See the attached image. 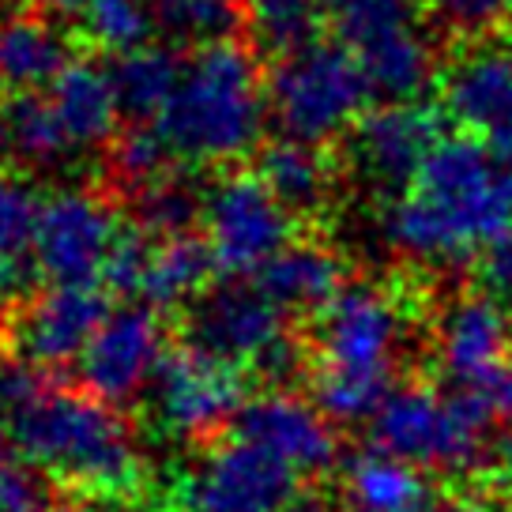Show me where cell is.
Returning <instances> with one entry per match:
<instances>
[{
  "label": "cell",
  "mask_w": 512,
  "mask_h": 512,
  "mask_svg": "<svg viewBox=\"0 0 512 512\" xmlns=\"http://www.w3.org/2000/svg\"><path fill=\"white\" fill-rule=\"evenodd\" d=\"M347 512H445L441 497L426 482V471L384 456L377 448L362 452L343 479Z\"/></svg>",
  "instance_id": "22"
},
{
  "label": "cell",
  "mask_w": 512,
  "mask_h": 512,
  "mask_svg": "<svg viewBox=\"0 0 512 512\" xmlns=\"http://www.w3.org/2000/svg\"><path fill=\"white\" fill-rule=\"evenodd\" d=\"M373 448L418 471H471L486 456L490 403L460 388L403 384L369 418Z\"/></svg>",
  "instance_id": "5"
},
{
  "label": "cell",
  "mask_w": 512,
  "mask_h": 512,
  "mask_svg": "<svg viewBox=\"0 0 512 512\" xmlns=\"http://www.w3.org/2000/svg\"><path fill=\"white\" fill-rule=\"evenodd\" d=\"M49 384H53V377L46 369L31 366L27 358H19L12 351L0 354V422H8L23 407H31Z\"/></svg>",
  "instance_id": "36"
},
{
  "label": "cell",
  "mask_w": 512,
  "mask_h": 512,
  "mask_svg": "<svg viewBox=\"0 0 512 512\" xmlns=\"http://www.w3.org/2000/svg\"><path fill=\"white\" fill-rule=\"evenodd\" d=\"M486 403H490V415L501 422V433H505L501 448H505V460H509V467H512V362L505 366V373L490 384Z\"/></svg>",
  "instance_id": "37"
},
{
  "label": "cell",
  "mask_w": 512,
  "mask_h": 512,
  "mask_svg": "<svg viewBox=\"0 0 512 512\" xmlns=\"http://www.w3.org/2000/svg\"><path fill=\"white\" fill-rule=\"evenodd\" d=\"M155 31L177 49H211L238 42L241 4L238 0H147Z\"/></svg>",
  "instance_id": "27"
},
{
  "label": "cell",
  "mask_w": 512,
  "mask_h": 512,
  "mask_svg": "<svg viewBox=\"0 0 512 512\" xmlns=\"http://www.w3.org/2000/svg\"><path fill=\"white\" fill-rule=\"evenodd\" d=\"M46 196L31 181L0 170V302H27V290L38 279L34 238Z\"/></svg>",
  "instance_id": "23"
},
{
  "label": "cell",
  "mask_w": 512,
  "mask_h": 512,
  "mask_svg": "<svg viewBox=\"0 0 512 512\" xmlns=\"http://www.w3.org/2000/svg\"><path fill=\"white\" fill-rule=\"evenodd\" d=\"M411 317L381 283H347L313 324V403L332 422H366L396 392Z\"/></svg>",
  "instance_id": "2"
},
{
  "label": "cell",
  "mask_w": 512,
  "mask_h": 512,
  "mask_svg": "<svg viewBox=\"0 0 512 512\" xmlns=\"http://www.w3.org/2000/svg\"><path fill=\"white\" fill-rule=\"evenodd\" d=\"M80 19L98 46L117 53V57L147 46V38L155 31L147 0H91L80 12Z\"/></svg>",
  "instance_id": "31"
},
{
  "label": "cell",
  "mask_w": 512,
  "mask_h": 512,
  "mask_svg": "<svg viewBox=\"0 0 512 512\" xmlns=\"http://www.w3.org/2000/svg\"><path fill=\"white\" fill-rule=\"evenodd\" d=\"M72 61L76 57L68 38L42 16H0V87L16 95H34L46 83L53 87Z\"/></svg>",
  "instance_id": "21"
},
{
  "label": "cell",
  "mask_w": 512,
  "mask_h": 512,
  "mask_svg": "<svg viewBox=\"0 0 512 512\" xmlns=\"http://www.w3.org/2000/svg\"><path fill=\"white\" fill-rule=\"evenodd\" d=\"M268 113V80L256 57L238 42H223L192 53L155 128L174 159L226 166L260 147Z\"/></svg>",
  "instance_id": "4"
},
{
  "label": "cell",
  "mask_w": 512,
  "mask_h": 512,
  "mask_svg": "<svg viewBox=\"0 0 512 512\" xmlns=\"http://www.w3.org/2000/svg\"><path fill=\"white\" fill-rule=\"evenodd\" d=\"M155 238L140 230V226H121V238L113 245L110 260H106V272H102V290L121 294V298H140L147 275V260H151Z\"/></svg>",
  "instance_id": "33"
},
{
  "label": "cell",
  "mask_w": 512,
  "mask_h": 512,
  "mask_svg": "<svg viewBox=\"0 0 512 512\" xmlns=\"http://www.w3.org/2000/svg\"><path fill=\"white\" fill-rule=\"evenodd\" d=\"M121 238L117 211L91 189L46 196L34 238V268L49 287H98L113 245Z\"/></svg>",
  "instance_id": "11"
},
{
  "label": "cell",
  "mask_w": 512,
  "mask_h": 512,
  "mask_svg": "<svg viewBox=\"0 0 512 512\" xmlns=\"http://www.w3.org/2000/svg\"><path fill=\"white\" fill-rule=\"evenodd\" d=\"M245 377L211 354L170 347L151 381V407L170 437L208 441L245 411Z\"/></svg>",
  "instance_id": "12"
},
{
  "label": "cell",
  "mask_w": 512,
  "mask_h": 512,
  "mask_svg": "<svg viewBox=\"0 0 512 512\" xmlns=\"http://www.w3.org/2000/svg\"><path fill=\"white\" fill-rule=\"evenodd\" d=\"M49 102L57 110L68 144L76 151H95L117 140V87H113L110 68L98 61H72L57 83L49 87Z\"/></svg>",
  "instance_id": "19"
},
{
  "label": "cell",
  "mask_w": 512,
  "mask_h": 512,
  "mask_svg": "<svg viewBox=\"0 0 512 512\" xmlns=\"http://www.w3.org/2000/svg\"><path fill=\"white\" fill-rule=\"evenodd\" d=\"M170 162H174V151L162 140L159 128H147V125L128 128L125 136H117L110 147L113 181H117L128 196H136L140 189L155 185L159 177L174 174Z\"/></svg>",
  "instance_id": "30"
},
{
  "label": "cell",
  "mask_w": 512,
  "mask_h": 512,
  "mask_svg": "<svg viewBox=\"0 0 512 512\" xmlns=\"http://www.w3.org/2000/svg\"><path fill=\"white\" fill-rule=\"evenodd\" d=\"M49 512H147L140 505V497H128V501H113V497H95V494H76L68 501H57Z\"/></svg>",
  "instance_id": "39"
},
{
  "label": "cell",
  "mask_w": 512,
  "mask_h": 512,
  "mask_svg": "<svg viewBox=\"0 0 512 512\" xmlns=\"http://www.w3.org/2000/svg\"><path fill=\"white\" fill-rule=\"evenodd\" d=\"M418 8L456 34H486L512 16V0H418Z\"/></svg>",
  "instance_id": "34"
},
{
  "label": "cell",
  "mask_w": 512,
  "mask_h": 512,
  "mask_svg": "<svg viewBox=\"0 0 512 512\" xmlns=\"http://www.w3.org/2000/svg\"><path fill=\"white\" fill-rule=\"evenodd\" d=\"M110 313L102 287H49L12 309L4 324L8 347L31 366L53 373L68 362H80Z\"/></svg>",
  "instance_id": "13"
},
{
  "label": "cell",
  "mask_w": 512,
  "mask_h": 512,
  "mask_svg": "<svg viewBox=\"0 0 512 512\" xmlns=\"http://www.w3.org/2000/svg\"><path fill=\"white\" fill-rule=\"evenodd\" d=\"M445 113L475 140H512V53L497 46H475L448 64L441 83Z\"/></svg>",
  "instance_id": "18"
},
{
  "label": "cell",
  "mask_w": 512,
  "mask_h": 512,
  "mask_svg": "<svg viewBox=\"0 0 512 512\" xmlns=\"http://www.w3.org/2000/svg\"><path fill=\"white\" fill-rule=\"evenodd\" d=\"M189 512H317L302 475L268 448L230 433L185 482Z\"/></svg>",
  "instance_id": "9"
},
{
  "label": "cell",
  "mask_w": 512,
  "mask_h": 512,
  "mask_svg": "<svg viewBox=\"0 0 512 512\" xmlns=\"http://www.w3.org/2000/svg\"><path fill=\"white\" fill-rule=\"evenodd\" d=\"M181 72H185V64L177 61L170 46H140L132 53H121L110 64L121 113L136 117V121H147V117L159 121V113L166 110V102L174 98L177 83H181Z\"/></svg>",
  "instance_id": "26"
},
{
  "label": "cell",
  "mask_w": 512,
  "mask_h": 512,
  "mask_svg": "<svg viewBox=\"0 0 512 512\" xmlns=\"http://www.w3.org/2000/svg\"><path fill=\"white\" fill-rule=\"evenodd\" d=\"M445 136L437 132V117L415 102H388L366 113L347 136L354 174L381 192H403L430 151Z\"/></svg>",
  "instance_id": "16"
},
{
  "label": "cell",
  "mask_w": 512,
  "mask_h": 512,
  "mask_svg": "<svg viewBox=\"0 0 512 512\" xmlns=\"http://www.w3.org/2000/svg\"><path fill=\"white\" fill-rule=\"evenodd\" d=\"M23 464L64 479L80 494L128 501L140 494V456L125 415L91 392L49 384L46 392L4 422Z\"/></svg>",
  "instance_id": "3"
},
{
  "label": "cell",
  "mask_w": 512,
  "mask_h": 512,
  "mask_svg": "<svg viewBox=\"0 0 512 512\" xmlns=\"http://www.w3.org/2000/svg\"><path fill=\"white\" fill-rule=\"evenodd\" d=\"M381 238L422 268H464L512 241V159L475 136H445L388 200Z\"/></svg>",
  "instance_id": "1"
},
{
  "label": "cell",
  "mask_w": 512,
  "mask_h": 512,
  "mask_svg": "<svg viewBox=\"0 0 512 512\" xmlns=\"http://www.w3.org/2000/svg\"><path fill=\"white\" fill-rule=\"evenodd\" d=\"M512 320L494 294H460L445 305L433 328V358L445 381L482 396L509 366Z\"/></svg>",
  "instance_id": "15"
},
{
  "label": "cell",
  "mask_w": 512,
  "mask_h": 512,
  "mask_svg": "<svg viewBox=\"0 0 512 512\" xmlns=\"http://www.w3.org/2000/svg\"><path fill=\"white\" fill-rule=\"evenodd\" d=\"M4 452H8V433H4V426H0V467L8 464V460H4Z\"/></svg>",
  "instance_id": "42"
},
{
  "label": "cell",
  "mask_w": 512,
  "mask_h": 512,
  "mask_svg": "<svg viewBox=\"0 0 512 512\" xmlns=\"http://www.w3.org/2000/svg\"><path fill=\"white\" fill-rule=\"evenodd\" d=\"M486 283H490V294L497 298V305H501L512 320V241L501 245V249L486 260Z\"/></svg>",
  "instance_id": "38"
},
{
  "label": "cell",
  "mask_w": 512,
  "mask_h": 512,
  "mask_svg": "<svg viewBox=\"0 0 512 512\" xmlns=\"http://www.w3.org/2000/svg\"><path fill=\"white\" fill-rule=\"evenodd\" d=\"M204 192V234L219 272L256 279L260 268L290 245L294 215L256 174H223Z\"/></svg>",
  "instance_id": "10"
},
{
  "label": "cell",
  "mask_w": 512,
  "mask_h": 512,
  "mask_svg": "<svg viewBox=\"0 0 512 512\" xmlns=\"http://www.w3.org/2000/svg\"><path fill=\"white\" fill-rule=\"evenodd\" d=\"M501 151H505V155H509V159H512V140H509V144H505V147H501Z\"/></svg>",
  "instance_id": "43"
},
{
  "label": "cell",
  "mask_w": 512,
  "mask_h": 512,
  "mask_svg": "<svg viewBox=\"0 0 512 512\" xmlns=\"http://www.w3.org/2000/svg\"><path fill=\"white\" fill-rule=\"evenodd\" d=\"M181 328L185 347L234 369H253L268 384H287L302 369V347L287 328V313L253 279L211 283L185 305Z\"/></svg>",
  "instance_id": "6"
},
{
  "label": "cell",
  "mask_w": 512,
  "mask_h": 512,
  "mask_svg": "<svg viewBox=\"0 0 512 512\" xmlns=\"http://www.w3.org/2000/svg\"><path fill=\"white\" fill-rule=\"evenodd\" d=\"M53 4H57V8H64V12H76V16H80L91 0H53Z\"/></svg>",
  "instance_id": "40"
},
{
  "label": "cell",
  "mask_w": 512,
  "mask_h": 512,
  "mask_svg": "<svg viewBox=\"0 0 512 512\" xmlns=\"http://www.w3.org/2000/svg\"><path fill=\"white\" fill-rule=\"evenodd\" d=\"M166 351L170 347H166L159 309L136 302L121 305L106 317L98 336L91 339V347L83 351V392H91L110 407L132 403L147 384L155 381Z\"/></svg>",
  "instance_id": "14"
},
{
  "label": "cell",
  "mask_w": 512,
  "mask_h": 512,
  "mask_svg": "<svg viewBox=\"0 0 512 512\" xmlns=\"http://www.w3.org/2000/svg\"><path fill=\"white\" fill-rule=\"evenodd\" d=\"M373 95L362 64L347 46L309 42L283 53L268 76V106L279 132L298 144L324 147L351 136Z\"/></svg>",
  "instance_id": "7"
},
{
  "label": "cell",
  "mask_w": 512,
  "mask_h": 512,
  "mask_svg": "<svg viewBox=\"0 0 512 512\" xmlns=\"http://www.w3.org/2000/svg\"><path fill=\"white\" fill-rule=\"evenodd\" d=\"M4 125H8V151L27 166L49 170L61 166L76 147L68 144L57 110L49 98L38 95H16L4 110Z\"/></svg>",
  "instance_id": "28"
},
{
  "label": "cell",
  "mask_w": 512,
  "mask_h": 512,
  "mask_svg": "<svg viewBox=\"0 0 512 512\" xmlns=\"http://www.w3.org/2000/svg\"><path fill=\"white\" fill-rule=\"evenodd\" d=\"M332 16L339 46L366 72L373 95L411 102L433 80V42L422 31L418 0H320Z\"/></svg>",
  "instance_id": "8"
},
{
  "label": "cell",
  "mask_w": 512,
  "mask_h": 512,
  "mask_svg": "<svg viewBox=\"0 0 512 512\" xmlns=\"http://www.w3.org/2000/svg\"><path fill=\"white\" fill-rule=\"evenodd\" d=\"M283 313H313L328 309L332 298L347 287L343 260L317 241H290L272 264H264L253 279Z\"/></svg>",
  "instance_id": "20"
},
{
  "label": "cell",
  "mask_w": 512,
  "mask_h": 512,
  "mask_svg": "<svg viewBox=\"0 0 512 512\" xmlns=\"http://www.w3.org/2000/svg\"><path fill=\"white\" fill-rule=\"evenodd\" d=\"M320 0H249L256 38L268 49L294 53L313 42L320 19Z\"/></svg>",
  "instance_id": "32"
},
{
  "label": "cell",
  "mask_w": 512,
  "mask_h": 512,
  "mask_svg": "<svg viewBox=\"0 0 512 512\" xmlns=\"http://www.w3.org/2000/svg\"><path fill=\"white\" fill-rule=\"evenodd\" d=\"M256 177L272 189V196L294 219L320 211L328 204V192H332V162H328V155L320 147L298 144V140H287V136L260 147Z\"/></svg>",
  "instance_id": "24"
},
{
  "label": "cell",
  "mask_w": 512,
  "mask_h": 512,
  "mask_svg": "<svg viewBox=\"0 0 512 512\" xmlns=\"http://www.w3.org/2000/svg\"><path fill=\"white\" fill-rule=\"evenodd\" d=\"M234 433L268 448L272 456L294 467L302 479L324 475L339 456V437L332 430V418L324 415L317 403L302 400L294 392H283V388L245 403V411L234 422Z\"/></svg>",
  "instance_id": "17"
},
{
  "label": "cell",
  "mask_w": 512,
  "mask_h": 512,
  "mask_svg": "<svg viewBox=\"0 0 512 512\" xmlns=\"http://www.w3.org/2000/svg\"><path fill=\"white\" fill-rule=\"evenodd\" d=\"M128 200L140 230H147L151 238H177V234H192V223H204L208 192H200L185 177L166 174Z\"/></svg>",
  "instance_id": "29"
},
{
  "label": "cell",
  "mask_w": 512,
  "mask_h": 512,
  "mask_svg": "<svg viewBox=\"0 0 512 512\" xmlns=\"http://www.w3.org/2000/svg\"><path fill=\"white\" fill-rule=\"evenodd\" d=\"M0 155H8V125H4V113H0Z\"/></svg>",
  "instance_id": "41"
},
{
  "label": "cell",
  "mask_w": 512,
  "mask_h": 512,
  "mask_svg": "<svg viewBox=\"0 0 512 512\" xmlns=\"http://www.w3.org/2000/svg\"><path fill=\"white\" fill-rule=\"evenodd\" d=\"M57 505L49 475L31 464L0 467V512H49Z\"/></svg>",
  "instance_id": "35"
},
{
  "label": "cell",
  "mask_w": 512,
  "mask_h": 512,
  "mask_svg": "<svg viewBox=\"0 0 512 512\" xmlns=\"http://www.w3.org/2000/svg\"><path fill=\"white\" fill-rule=\"evenodd\" d=\"M215 272H219V264H215L208 238H196V234L155 238L140 298L159 313L174 309V305H192L211 287Z\"/></svg>",
  "instance_id": "25"
}]
</instances>
